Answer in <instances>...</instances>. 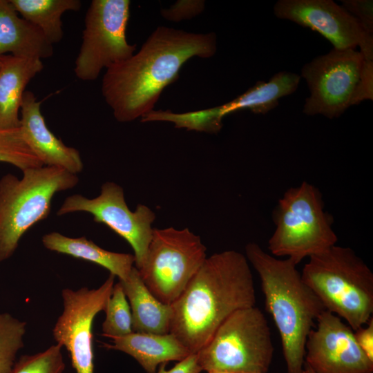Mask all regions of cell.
Wrapping results in <instances>:
<instances>
[{"mask_svg": "<svg viewBox=\"0 0 373 373\" xmlns=\"http://www.w3.org/2000/svg\"><path fill=\"white\" fill-rule=\"evenodd\" d=\"M216 50L213 32L157 27L137 53L106 70L103 97L118 122L141 118L153 110L163 90L176 81L186 61L193 57L209 58Z\"/></svg>", "mask_w": 373, "mask_h": 373, "instance_id": "obj_1", "label": "cell"}, {"mask_svg": "<svg viewBox=\"0 0 373 373\" xmlns=\"http://www.w3.org/2000/svg\"><path fill=\"white\" fill-rule=\"evenodd\" d=\"M253 275L245 255L234 250L207 257L171 305L170 332L191 354L211 340L235 312L256 306Z\"/></svg>", "mask_w": 373, "mask_h": 373, "instance_id": "obj_2", "label": "cell"}, {"mask_svg": "<svg viewBox=\"0 0 373 373\" xmlns=\"http://www.w3.org/2000/svg\"><path fill=\"white\" fill-rule=\"evenodd\" d=\"M245 254L259 276L266 310L279 332L287 372L304 373L307 336L325 309L291 260L276 258L255 242L246 245Z\"/></svg>", "mask_w": 373, "mask_h": 373, "instance_id": "obj_3", "label": "cell"}, {"mask_svg": "<svg viewBox=\"0 0 373 373\" xmlns=\"http://www.w3.org/2000/svg\"><path fill=\"white\" fill-rule=\"evenodd\" d=\"M301 274L325 310L356 331L373 314V273L350 247L334 245L309 258Z\"/></svg>", "mask_w": 373, "mask_h": 373, "instance_id": "obj_4", "label": "cell"}, {"mask_svg": "<svg viewBox=\"0 0 373 373\" xmlns=\"http://www.w3.org/2000/svg\"><path fill=\"white\" fill-rule=\"evenodd\" d=\"M22 172L21 179L11 173L0 179V262L12 256L30 227L48 216L55 194L79 181L76 174L55 166Z\"/></svg>", "mask_w": 373, "mask_h": 373, "instance_id": "obj_5", "label": "cell"}, {"mask_svg": "<svg viewBox=\"0 0 373 373\" xmlns=\"http://www.w3.org/2000/svg\"><path fill=\"white\" fill-rule=\"evenodd\" d=\"M275 230L268 241L271 255L296 265L336 245L333 217L324 210L320 190L307 182L287 190L274 209Z\"/></svg>", "mask_w": 373, "mask_h": 373, "instance_id": "obj_6", "label": "cell"}, {"mask_svg": "<svg viewBox=\"0 0 373 373\" xmlns=\"http://www.w3.org/2000/svg\"><path fill=\"white\" fill-rule=\"evenodd\" d=\"M274 350L267 320L254 306L229 316L196 355L198 365L206 372L267 373Z\"/></svg>", "mask_w": 373, "mask_h": 373, "instance_id": "obj_7", "label": "cell"}, {"mask_svg": "<svg viewBox=\"0 0 373 373\" xmlns=\"http://www.w3.org/2000/svg\"><path fill=\"white\" fill-rule=\"evenodd\" d=\"M207 248L188 228L153 229L146 258L138 270L149 291L171 305L202 265Z\"/></svg>", "mask_w": 373, "mask_h": 373, "instance_id": "obj_8", "label": "cell"}, {"mask_svg": "<svg viewBox=\"0 0 373 373\" xmlns=\"http://www.w3.org/2000/svg\"><path fill=\"white\" fill-rule=\"evenodd\" d=\"M128 0H93L86 12L82 41L74 73L82 81H94L104 69L131 57L136 45L126 39Z\"/></svg>", "mask_w": 373, "mask_h": 373, "instance_id": "obj_9", "label": "cell"}, {"mask_svg": "<svg viewBox=\"0 0 373 373\" xmlns=\"http://www.w3.org/2000/svg\"><path fill=\"white\" fill-rule=\"evenodd\" d=\"M364 60L356 49L333 48L304 65L301 76L310 95L305 99L303 113L329 119L341 115L352 106Z\"/></svg>", "mask_w": 373, "mask_h": 373, "instance_id": "obj_10", "label": "cell"}, {"mask_svg": "<svg viewBox=\"0 0 373 373\" xmlns=\"http://www.w3.org/2000/svg\"><path fill=\"white\" fill-rule=\"evenodd\" d=\"M84 211L93 216V220L102 223L123 238L134 251L135 267L143 265L155 219L154 212L144 204H138L134 211L128 207L122 188L112 182L104 183L100 194L92 199L79 194L68 196L57 211L58 216Z\"/></svg>", "mask_w": 373, "mask_h": 373, "instance_id": "obj_11", "label": "cell"}, {"mask_svg": "<svg viewBox=\"0 0 373 373\" xmlns=\"http://www.w3.org/2000/svg\"><path fill=\"white\" fill-rule=\"evenodd\" d=\"M110 274L98 288L62 290L63 312L52 329L57 343L67 350L76 373H94L93 324L104 311L115 285Z\"/></svg>", "mask_w": 373, "mask_h": 373, "instance_id": "obj_12", "label": "cell"}, {"mask_svg": "<svg viewBox=\"0 0 373 373\" xmlns=\"http://www.w3.org/2000/svg\"><path fill=\"white\" fill-rule=\"evenodd\" d=\"M275 15L321 34L338 50L356 49L373 61V37L342 6L332 0H280Z\"/></svg>", "mask_w": 373, "mask_h": 373, "instance_id": "obj_13", "label": "cell"}, {"mask_svg": "<svg viewBox=\"0 0 373 373\" xmlns=\"http://www.w3.org/2000/svg\"><path fill=\"white\" fill-rule=\"evenodd\" d=\"M309 332L305 363L316 373H372L373 361L358 346L354 330L324 310Z\"/></svg>", "mask_w": 373, "mask_h": 373, "instance_id": "obj_14", "label": "cell"}, {"mask_svg": "<svg viewBox=\"0 0 373 373\" xmlns=\"http://www.w3.org/2000/svg\"><path fill=\"white\" fill-rule=\"evenodd\" d=\"M41 104L32 92H25L19 128L26 143L44 166L61 168L77 175L83 169L79 152L65 145L50 131L41 112Z\"/></svg>", "mask_w": 373, "mask_h": 373, "instance_id": "obj_15", "label": "cell"}, {"mask_svg": "<svg viewBox=\"0 0 373 373\" xmlns=\"http://www.w3.org/2000/svg\"><path fill=\"white\" fill-rule=\"evenodd\" d=\"M300 80V76L296 73L279 72L267 82H258L229 102L199 110L198 117L211 129L220 131L222 127V119L236 111L248 109L255 114H266L278 105L279 99L294 93Z\"/></svg>", "mask_w": 373, "mask_h": 373, "instance_id": "obj_16", "label": "cell"}, {"mask_svg": "<svg viewBox=\"0 0 373 373\" xmlns=\"http://www.w3.org/2000/svg\"><path fill=\"white\" fill-rule=\"evenodd\" d=\"M44 68L41 59L1 56L0 128L19 127V112L28 84Z\"/></svg>", "mask_w": 373, "mask_h": 373, "instance_id": "obj_17", "label": "cell"}, {"mask_svg": "<svg viewBox=\"0 0 373 373\" xmlns=\"http://www.w3.org/2000/svg\"><path fill=\"white\" fill-rule=\"evenodd\" d=\"M111 339L112 343H103L104 347L130 355L147 373H155L159 365L180 361L191 354L171 333L133 332Z\"/></svg>", "mask_w": 373, "mask_h": 373, "instance_id": "obj_18", "label": "cell"}, {"mask_svg": "<svg viewBox=\"0 0 373 373\" xmlns=\"http://www.w3.org/2000/svg\"><path fill=\"white\" fill-rule=\"evenodd\" d=\"M50 44L40 30L19 17L10 0H0V55L40 59L53 55Z\"/></svg>", "mask_w": 373, "mask_h": 373, "instance_id": "obj_19", "label": "cell"}, {"mask_svg": "<svg viewBox=\"0 0 373 373\" xmlns=\"http://www.w3.org/2000/svg\"><path fill=\"white\" fill-rule=\"evenodd\" d=\"M130 305L133 332L165 334L170 332L171 305L160 301L149 291L134 266L129 276L119 280Z\"/></svg>", "mask_w": 373, "mask_h": 373, "instance_id": "obj_20", "label": "cell"}, {"mask_svg": "<svg viewBox=\"0 0 373 373\" xmlns=\"http://www.w3.org/2000/svg\"><path fill=\"white\" fill-rule=\"evenodd\" d=\"M41 241L47 249L104 267L110 274L117 276L119 280H126L134 267V255L105 250L84 236L73 238L58 232H51L45 234Z\"/></svg>", "mask_w": 373, "mask_h": 373, "instance_id": "obj_21", "label": "cell"}, {"mask_svg": "<svg viewBox=\"0 0 373 373\" xmlns=\"http://www.w3.org/2000/svg\"><path fill=\"white\" fill-rule=\"evenodd\" d=\"M21 17L38 28L52 45L64 37L61 16L81 9L79 0H10Z\"/></svg>", "mask_w": 373, "mask_h": 373, "instance_id": "obj_22", "label": "cell"}, {"mask_svg": "<svg viewBox=\"0 0 373 373\" xmlns=\"http://www.w3.org/2000/svg\"><path fill=\"white\" fill-rule=\"evenodd\" d=\"M104 312L106 318L102 323L104 336L112 338L133 332L130 305L119 282L113 286Z\"/></svg>", "mask_w": 373, "mask_h": 373, "instance_id": "obj_23", "label": "cell"}, {"mask_svg": "<svg viewBox=\"0 0 373 373\" xmlns=\"http://www.w3.org/2000/svg\"><path fill=\"white\" fill-rule=\"evenodd\" d=\"M26 323L0 313V373H11L18 351L23 346Z\"/></svg>", "mask_w": 373, "mask_h": 373, "instance_id": "obj_24", "label": "cell"}, {"mask_svg": "<svg viewBox=\"0 0 373 373\" xmlns=\"http://www.w3.org/2000/svg\"><path fill=\"white\" fill-rule=\"evenodd\" d=\"M0 162L22 171L44 166L26 143L19 127L0 128Z\"/></svg>", "mask_w": 373, "mask_h": 373, "instance_id": "obj_25", "label": "cell"}, {"mask_svg": "<svg viewBox=\"0 0 373 373\" xmlns=\"http://www.w3.org/2000/svg\"><path fill=\"white\" fill-rule=\"evenodd\" d=\"M61 347L57 343L44 352L22 356L14 365L11 373H62L65 363Z\"/></svg>", "mask_w": 373, "mask_h": 373, "instance_id": "obj_26", "label": "cell"}, {"mask_svg": "<svg viewBox=\"0 0 373 373\" xmlns=\"http://www.w3.org/2000/svg\"><path fill=\"white\" fill-rule=\"evenodd\" d=\"M204 8V1L201 0H180L169 8L162 9L161 15L169 21H180L190 19L201 13Z\"/></svg>", "mask_w": 373, "mask_h": 373, "instance_id": "obj_27", "label": "cell"}, {"mask_svg": "<svg viewBox=\"0 0 373 373\" xmlns=\"http://www.w3.org/2000/svg\"><path fill=\"white\" fill-rule=\"evenodd\" d=\"M342 7L358 21L367 32L372 35V0H343Z\"/></svg>", "mask_w": 373, "mask_h": 373, "instance_id": "obj_28", "label": "cell"}, {"mask_svg": "<svg viewBox=\"0 0 373 373\" xmlns=\"http://www.w3.org/2000/svg\"><path fill=\"white\" fill-rule=\"evenodd\" d=\"M373 99V61L364 60L359 82L352 99V106Z\"/></svg>", "mask_w": 373, "mask_h": 373, "instance_id": "obj_29", "label": "cell"}, {"mask_svg": "<svg viewBox=\"0 0 373 373\" xmlns=\"http://www.w3.org/2000/svg\"><path fill=\"white\" fill-rule=\"evenodd\" d=\"M354 332L358 346L368 358L373 361V318Z\"/></svg>", "mask_w": 373, "mask_h": 373, "instance_id": "obj_30", "label": "cell"}, {"mask_svg": "<svg viewBox=\"0 0 373 373\" xmlns=\"http://www.w3.org/2000/svg\"><path fill=\"white\" fill-rule=\"evenodd\" d=\"M165 366L166 363L161 364L157 373H200L202 371L198 365L196 354H189L170 370H166Z\"/></svg>", "mask_w": 373, "mask_h": 373, "instance_id": "obj_31", "label": "cell"}, {"mask_svg": "<svg viewBox=\"0 0 373 373\" xmlns=\"http://www.w3.org/2000/svg\"><path fill=\"white\" fill-rule=\"evenodd\" d=\"M304 373H316V372L313 371L312 369L309 366H308L305 363L304 364Z\"/></svg>", "mask_w": 373, "mask_h": 373, "instance_id": "obj_32", "label": "cell"}, {"mask_svg": "<svg viewBox=\"0 0 373 373\" xmlns=\"http://www.w3.org/2000/svg\"><path fill=\"white\" fill-rule=\"evenodd\" d=\"M207 372L208 373H233V372H224V371H209Z\"/></svg>", "mask_w": 373, "mask_h": 373, "instance_id": "obj_33", "label": "cell"}, {"mask_svg": "<svg viewBox=\"0 0 373 373\" xmlns=\"http://www.w3.org/2000/svg\"><path fill=\"white\" fill-rule=\"evenodd\" d=\"M1 55H0V62H1Z\"/></svg>", "mask_w": 373, "mask_h": 373, "instance_id": "obj_34", "label": "cell"}]
</instances>
